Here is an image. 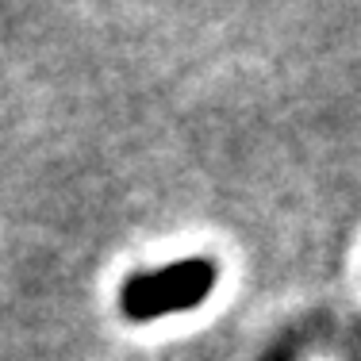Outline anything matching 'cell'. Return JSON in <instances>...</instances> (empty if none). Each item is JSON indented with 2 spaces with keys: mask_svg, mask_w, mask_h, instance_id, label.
Wrapping results in <instances>:
<instances>
[{
  "mask_svg": "<svg viewBox=\"0 0 361 361\" xmlns=\"http://www.w3.org/2000/svg\"><path fill=\"white\" fill-rule=\"evenodd\" d=\"M212 285H216V265L204 262V257H192V262H177L166 269L131 277L119 288V307L131 323H150L161 315L196 307L212 292Z\"/></svg>",
  "mask_w": 361,
  "mask_h": 361,
  "instance_id": "6da1fadb",
  "label": "cell"
}]
</instances>
